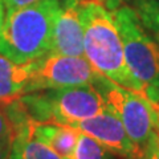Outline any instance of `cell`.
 <instances>
[{
	"instance_id": "1",
	"label": "cell",
	"mask_w": 159,
	"mask_h": 159,
	"mask_svg": "<svg viewBox=\"0 0 159 159\" xmlns=\"http://www.w3.org/2000/svg\"><path fill=\"white\" fill-rule=\"evenodd\" d=\"M80 19L84 31V54L90 65L117 85L147 99L145 88L133 77L126 65L113 12L101 0H82L80 2Z\"/></svg>"
},
{
	"instance_id": "2",
	"label": "cell",
	"mask_w": 159,
	"mask_h": 159,
	"mask_svg": "<svg viewBox=\"0 0 159 159\" xmlns=\"http://www.w3.org/2000/svg\"><path fill=\"white\" fill-rule=\"evenodd\" d=\"M61 7V0H39L6 15L0 32V54L24 65L49 53Z\"/></svg>"
},
{
	"instance_id": "3",
	"label": "cell",
	"mask_w": 159,
	"mask_h": 159,
	"mask_svg": "<svg viewBox=\"0 0 159 159\" xmlns=\"http://www.w3.org/2000/svg\"><path fill=\"white\" fill-rule=\"evenodd\" d=\"M19 99L34 122L68 126L92 118L107 107L101 93L93 85L27 93Z\"/></svg>"
},
{
	"instance_id": "4",
	"label": "cell",
	"mask_w": 159,
	"mask_h": 159,
	"mask_svg": "<svg viewBox=\"0 0 159 159\" xmlns=\"http://www.w3.org/2000/svg\"><path fill=\"white\" fill-rule=\"evenodd\" d=\"M111 12L122 40L125 61L129 70L145 88L147 99L158 110L159 44L142 25L133 7L119 6Z\"/></svg>"
},
{
	"instance_id": "5",
	"label": "cell",
	"mask_w": 159,
	"mask_h": 159,
	"mask_svg": "<svg viewBox=\"0 0 159 159\" xmlns=\"http://www.w3.org/2000/svg\"><path fill=\"white\" fill-rule=\"evenodd\" d=\"M93 86L101 93L107 107L121 119L134 145L139 150L145 148L157 133L158 114L152 103L138 93L117 85L102 74L98 76Z\"/></svg>"
},
{
	"instance_id": "6",
	"label": "cell",
	"mask_w": 159,
	"mask_h": 159,
	"mask_svg": "<svg viewBox=\"0 0 159 159\" xmlns=\"http://www.w3.org/2000/svg\"><path fill=\"white\" fill-rule=\"evenodd\" d=\"M29 81L27 93L61 89L80 85H94L99 73L85 57L47 53L28 62Z\"/></svg>"
},
{
	"instance_id": "7",
	"label": "cell",
	"mask_w": 159,
	"mask_h": 159,
	"mask_svg": "<svg viewBox=\"0 0 159 159\" xmlns=\"http://www.w3.org/2000/svg\"><path fill=\"white\" fill-rule=\"evenodd\" d=\"M69 126L96 139L116 155L130 159L139 151L127 135L121 119L109 107L92 118L74 122Z\"/></svg>"
},
{
	"instance_id": "8",
	"label": "cell",
	"mask_w": 159,
	"mask_h": 159,
	"mask_svg": "<svg viewBox=\"0 0 159 159\" xmlns=\"http://www.w3.org/2000/svg\"><path fill=\"white\" fill-rule=\"evenodd\" d=\"M51 53L62 56H85L80 3H62L53 28Z\"/></svg>"
},
{
	"instance_id": "9",
	"label": "cell",
	"mask_w": 159,
	"mask_h": 159,
	"mask_svg": "<svg viewBox=\"0 0 159 159\" xmlns=\"http://www.w3.org/2000/svg\"><path fill=\"white\" fill-rule=\"evenodd\" d=\"M31 133L37 141L43 142L62 159H72L80 134L74 127L53 122H33Z\"/></svg>"
},
{
	"instance_id": "10",
	"label": "cell",
	"mask_w": 159,
	"mask_h": 159,
	"mask_svg": "<svg viewBox=\"0 0 159 159\" xmlns=\"http://www.w3.org/2000/svg\"><path fill=\"white\" fill-rule=\"evenodd\" d=\"M28 81V64L19 65L0 54V105H7L27 94Z\"/></svg>"
},
{
	"instance_id": "11",
	"label": "cell",
	"mask_w": 159,
	"mask_h": 159,
	"mask_svg": "<svg viewBox=\"0 0 159 159\" xmlns=\"http://www.w3.org/2000/svg\"><path fill=\"white\" fill-rule=\"evenodd\" d=\"M33 122L27 123L15 133L9 159H62L32 135L31 127Z\"/></svg>"
},
{
	"instance_id": "12",
	"label": "cell",
	"mask_w": 159,
	"mask_h": 159,
	"mask_svg": "<svg viewBox=\"0 0 159 159\" xmlns=\"http://www.w3.org/2000/svg\"><path fill=\"white\" fill-rule=\"evenodd\" d=\"M133 8L142 25L159 44V0H135Z\"/></svg>"
},
{
	"instance_id": "13",
	"label": "cell",
	"mask_w": 159,
	"mask_h": 159,
	"mask_svg": "<svg viewBox=\"0 0 159 159\" xmlns=\"http://www.w3.org/2000/svg\"><path fill=\"white\" fill-rule=\"evenodd\" d=\"M72 159H116V154L109 151L92 137L80 133Z\"/></svg>"
},
{
	"instance_id": "14",
	"label": "cell",
	"mask_w": 159,
	"mask_h": 159,
	"mask_svg": "<svg viewBox=\"0 0 159 159\" xmlns=\"http://www.w3.org/2000/svg\"><path fill=\"white\" fill-rule=\"evenodd\" d=\"M15 137V129L6 111L4 105H0V142L12 141Z\"/></svg>"
},
{
	"instance_id": "15",
	"label": "cell",
	"mask_w": 159,
	"mask_h": 159,
	"mask_svg": "<svg viewBox=\"0 0 159 159\" xmlns=\"http://www.w3.org/2000/svg\"><path fill=\"white\" fill-rule=\"evenodd\" d=\"M36 2H39V0H3V4H4V8H6V15H9L20 8L31 6V4Z\"/></svg>"
},
{
	"instance_id": "16",
	"label": "cell",
	"mask_w": 159,
	"mask_h": 159,
	"mask_svg": "<svg viewBox=\"0 0 159 159\" xmlns=\"http://www.w3.org/2000/svg\"><path fill=\"white\" fill-rule=\"evenodd\" d=\"M147 146L150 147V150H151L152 159H159V135H158V131L151 137V139L147 143Z\"/></svg>"
},
{
	"instance_id": "17",
	"label": "cell",
	"mask_w": 159,
	"mask_h": 159,
	"mask_svg": "<svg viewBox=\"0 0 159 159\" xmlns=\"http://www.w3.org/2000/svg\"><path fill=\"white\" fill-rule=\"evenodd\" d=\"M12 141H2L0 142V159H9Z\"/></svg>"
},
{
	"instance_id": "18",
	"label": "cell",
	"mask_w": 159,
	"mask_h": 159,
	"mask_svg": "<svg viewBox=\"0 0 159 159\" xmlns=\"http://www.w3.org/2000/svg\"><path fill=\"white\" fill-rule=\"evenodd\" d=\"M130 159H152L150 147L146 146L145 148H141V150H139L134 157H131Z\"/></svg>"
},
{
	"instance_id": "19",
	"label": "cell",
	"mask_w": 159,
	"mask_h": 159,
	"mask_svg": "<svg viewBox=\"0 0 159 159\" xmlns=\"http://www.w3.org/2000/svg\"><path fill=\"white\" fill-rule=\"evenodd\" d=\"M101 2H102L103 4H105L106 8H109L110 11H113V9L118 8L119 6H122L123 0H101Z\"/></svg>"
},
{
	"instance_id": "20",
	"label": "cell",
	"mask_w": 159,
	"mask_h": 159,
	"mask_svg": "<svg viewBox=\"0 0 159 159\" xmlns=\"http://www.w3.org/2000/svg\"><path fill=\"white\" fill-rule=\"evenodd\" d=\"M4 21H6V8H4L3 0H0V32H2V29H3Z\"/></svg>"
},
{
	"instance_id": "21",
	"label": "cell",
	"mask_w": 159,
	"mask_h": 159,
	"mask_svg": "<svg viewBox=\"0 0 159 159\" xmlns=\"http://www.w3.org/2000/svg\"><path fill=\"white\" fill-rule=\"evenodd\" d=\"M157 131H158V135H159V121L157 122Z\"/></svg>"
},
{
	"instance_id": "22",
	"label": "cell",
	"mask_w": 159,
	"mask_h": 159,
	"mask_svg": "<svg viewBox=\"0 0 159 159\" xmlns=\"http://www.w3.org/2000/svg\"><path fill=\"white\" fill-rule=\"evenodd\" d=\"M157 114H158V121H159V103H158V110H157Z\"/></svg>"
},
{
	"instance_id": "23",
	"label": "cell",
	"mask_w": 159,
	"mask_h": 159,
	"mask_svg": "<svg viewBox=\"0 0 159 159\" xmlns=\"http://www.w3.org/2000/svg\"><path fill=\"white\" fill-rule=\"evenodd\" d=\"M73 2H81V0H73Z\"/></svg>"
}]
</instances>
